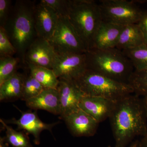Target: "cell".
I'll return each instance as SVG.
<instances>
[{
  "instance_id": "1",
  "label": "cell",
  "mask_w": 147,
  "mask_h": 147,
  "mask_svg": "<svg viewBox=\"0 0 147 147\" xmlns=\"http://www.w3.org/2000/svg\"><path fill=\"white\" fill-rule=\"evenodd\" d=\"M147 118L143 100L134 93L117 101L109 117L117 147H123L134 137L147 134Z\"/></svg>"
},
{
  "instance_id": "2",
  "label": "cell",
  "mask_w": 147,
  "mask_h": 147,
  "mask_svg": "<svg viewBox=\"0 0 147 147\" xmlns=\"http://www.w3.org/2000/svg\"><path fill=\"white\" fill-rule=\"evenodd\" d=\"M35 4L28 0L16 1L2 27L16 49L17 57L24 63L27 50L37 38L34 21Z\"/></svg>"
},
{
  "instance_id": "3",
  "label": "cell",
  "mask_w": 147,
  "mask_h": 147,
  "mask_svg": "<svg viewBox=\"0 0 147 147\" xmlns=\"http://www.w3.org/2000/svg\"><path fill=\"white\" fill-rule=\"evenodd\" d=\"M87 69L129 84L134 69L122 50L117 48L90 49L85 53Z\"/></svg>"
},
{
  "instance_id": "4",
  "label": "cell",
  "mask_w": 147,
  "mask_h": 147,
  "mask_svg": "<svg viewBox=\"0 0 147 147\" xmlns=\"http://www.w3.org/2000/svg\"><path fill=\"white\" fill-rule=\"evenodd\" d=\"M67 14L87 50H90L95 34L103 21L99 4L92 0H67Z\"/></svg>"
},
{
  "instance_id": "5",
  "label": "cell",
  "mask_w": 147,
  "mask_h": 147,
  "mask_svg": "<svg viewBox=\"0 0 147 147\" xmlns=\"http://www.w3.org/2000/svg\"><path fill=\"white\" fill-rule=\"evenodd\" d=\"M74 81L86 95L104 98L115 101L134 93L133 88L129 84L118 82L90 69H87Z\"/></svg>"
},
{
  "instance_id": "6",
  "label": "cell",
  "mask_w": 147,
  "mask_h": 147,
  "mask_svg": "<svg viewBox=\"0 0 147 147\" xmlns=\"http://www.w3.org/2000/svg\"><path fill=\"white\" fill-rule=\"evenodd\" d=\"M98 4L103 21L123 26L137 24L143 11L134 2L126 0H101Z\"/></svg>"
},
{
  "instance_id": "7",
  "label": "cell",
  "mask_w": 147,
  "mask_h": 147,
  "mask_svg": "<svg viewBox=\"0 0 147 147\" xmlns=\"http://www.w3.org/2000/svg\"><path fill=\"white\" fill-rule=\"evenodd\" d=\"M48 41L59 54H83L88 50L66 16H59L54 34Z\"/></svg>"
},
{
  "instance_id": "8",
  "label": "cell",
  "mask_w": 147,
  "mask_h": 147,
  "mask_svg": "<svg viewBox=\"0 0 147 147\" xmlns=\"http://www.w3.org/2000/svg\"><path fill=\"white\" fill-rule=\"evenodd\" d=\"M52 69L58 79L74 81L87 69L85 53H57Z\"/></svg>"
},
{
  "instance_id": "9",
  "label": "cell",
  "mask_w": 147,
  "mask_h": 147,
  "mask_svg": "<svg viewBox=\"0 0 147 147\" xmlns=\"http://www.w3.org/2000/svg\"><path fill=\"white\" fill-rule=\"evenodd\" d=\"M57 90L61 105V118L77 111L79 103L85 95L73 80L59 79Z\"/></svg>"
},
{
  "instance_id": "10",
  "label": "cell",
  "mask_w": 147,
  "mask_h": 147,
  "mask_svg": "<svg viewBox=\"0 0 147 147\" xmlns=\"http://www.w3.org/2000/svg\"><path fill=\"white\" fill-rule=\"evenodd\" d=\"M20 111L21 116L18 119L13 118L5 121L7 124L16 125L19 130L22 129L26 131L27 134H32L34 139V142L36 145L40 144V135L42 131L46 130L52 132L53 127L59 123L57 122L52 123H46L43 122L39 119L36 111Z\"/></svg>"
},
{
  "instance_id": "11",
  "label": "cell",
  "mask_w": 147,
  "mask_h": 147,
  "mask_svg": "<svg viewBox=\"0 0 147 147\" xmlns=\"http://www.w3.org/2000/svg\"><path fill=\"white\" fill-rule=\"evenodd\" d=\"M59 16L53 9L39 2L34 9L35 28L37 37L49 40L55 31Z\"/></svg>"
},
{
  "instance_id": "12",
  "label": "cell",
  "mask_w": 147,
  "mask_h": 147,
  "mask_svg": "<svg viewBox=\"0 0 147 147\" xmlns=\"http://www.w3.org/2000/svg\"><path fill=\"white\" fill-rule=\"evenodd\" d=\"M57 53L47 40L37 37L26 53L25 63L52 69Z\"/></svg>"
},
{
  "instance_id": "13",
  "label": "cell",
  "mask_w": 147,
  "mask_h": 147,
  "mask_svg": "<svg viewBox=\"0 0 147 147\" xmlns=\"http://www.w3.org/2000/svg\"><path fill=\"white\" fill-rule=\"evenodd\" d=\"M117 101L98 96L84 95L79 103V108L100 123L109 119Z\"/></svg>"
},
{
  "instance_id": "14",
  "label": "cell",
  "mask_w": 147,
  "mask_h": 147,
  "mask_svg": "<svg viewBox=\"0 0 147 147\" xmlns=\"http://www.w3.org/2000/svg\"><path fill=\"white\" fill-rule=\"evenodd\" d=\"M73 136L91 137L96 133L99 123L85 113L79 110L62 119Z\"/></svg>"
},
{
  "instance_id": "15",
  "label": "cell",
  "mask_w": 147,
  "mask_h": 147,
  "mask_svg": "<svg viewBox=\"0 0 147 147\" xmlns=\"http://www.w3.org/2000/svg\"><path fill=\"white\" fill-rule=\"evenodd\" d=\"M123 27L102 21L95 34L90 49L116 48Z\"/></svg>"
},
{
  "instance_id": "16",
  "label": "cell",
  "mask_w": 147,
  "mask_h": 147,
  "mask_svg": "<svg viewBox=\"0 0 147 147\" xmlns=\"http://www.w3.org/2000/svg\"><path fill=\"white\" fill-rule=\"evenodd\" d=\"M25 102L27 107L32 110H45L60 115V102L57 89L45 88L38 95Z\"/></svg>"
},
{
  "instance_id": "17",
  "label": "cell",
  "mask_w": 147,
  "mask_h": 147,
  "mask_svg": "<svg viewBox=\"0 0 147 147\" xmlns=\"http://www.w3.org/2000/svg\"><path fill=\"white\" fill-rule=\"evenodd\" d=\"M144 44L145 43L144 36L138 24H130L123 27L116 48L123 51Z\"/></svg>"
},
{
  "instance_id": "18",
  "label": "cell",
  "mask_w": 147,
  "mask_h": 147,
  "mask_svg": "<svg viewBox=\"0 0 147 147\" xmlns=\"http://www.w3.org/2000/svg\"><path fill=\"white\" fill-rule=\"evenodd\" d=\"M24 74L16 72L0 85L1 101H11L21 99L23 92Z\"/></svg>"
},
{
  "instance_id": "19",
  "label": "cell",
  "mask_w": 147,
  "mask_h": 147,
  "mask_svg": "<svg viewBox=\"0 0 147 147\" xmlns=\"http://www.w3.org/2000/svg\"><path fill=\"white\" fill-rule=\"evenodd\" d=\"M27 65L30 74L44 88H57L59 79L53 69L30 64Z\"/></svg>"
},
{
  "instance_id": "20",
  "label": "cell",
  "mask_w": 147,
  "mask_h": 147,
  "mask_svg": "<svg viewBox=\"0 0 147 147\" xmlns=\"http://www.w3.org/2000/svg\"><path fill=\"white\" fill-rule=\"evenodd\" d=\"M0 122L5 130L6 140L12 147H33L31 143L28 134L23 131H18L6 123L3 119Z\"/></svg>"
},
{
  "instance_id": "21",
  "label": "cell",
  "mask_w": 147,
  "mask_h": 147,
  "mask_svg": "<svg viewBox=\"0 0 147 147\" xmlns=\"http://www.w3.org/2000/svg\"><path fill=\"white\" fill-rule=\"evenodd\" d=\"M123 51L131 61L134 70H147V45L144 44L133 49Z\"/></svg>"
},
{
  "instance_id": "22",
  "label": "cell",
  "mask_w": 147,
  "mask_h": 147,
  "mask_svg": "<svg viewBox=\"0 0 147 147\" xmlns=\"http://www.w3.org/2000/svg\"><path fill=\"white\" fill-rule=\"evenodd\" d=\"M39 82L35 79L29 71V74H24V81L23 92L21 100H26L35 97L44 89Z\"/></svg>"
},
{
  "instance_id": "23",
  "label": "cell",
  "mask_w": 147,
  "mask_h": 147,
  "mask_svg": "<svg viewBox=\"0 0 147 147\" xmlns=\"http://www.w3.org/2000/svg\"><path fill=\"white\" fill-rule=\"evenodd\" d=\"M20 59L13 56L0 57V85L17 72Z\"/></svg>"
},
{
  "instance_id": "24",
  "label": "cell",
  "mask_w": 147,
  "mask_h": 147,
  "mask_svg": "<svg viewBox=\"0 0 147 147\" xmlns=\"http://www.w3.org/2000/svg\"><path fill=\"white\" fill-rule=\"evenodd\" d=\"M129 84L133 88L135 94L143 97L147 96V70H134L129 81Z\"/></svg>"
},
{
  "instance_id": "25",
  "label": "cell",
  "mask_w": 147,
  "mask_h": 147,
  "mask_svg": "<svg viewBox=\"0 0 147 147\" xmlns=\"http://www.w3.org/2000/svg\"><path fill=\"white\" fill-rule=\"evenodd\" d=\"M16 54L15 47L12 45L4 29L0 27V56H13Z\"/></svg>"
},
{
  "instance_id": "26",
  "label": "cell",
  "mask_w": 147,
  "mask_h": 147,
  "mask_svg": "<svg viewBox=\"0 0 147 147\" xmlns=\"http://www.w3.org/2000/svg\"><path fill=\"white\" fill-rule=\"evenodd\" d=\"M67 0H41L40 2L53 9L59 16H66Z\"/></svg>"
},
{
  "instance_id": "27",
  "label": "cell",
  "mask_w": 147,
  "mask_h": 147,
  "mask_svg": "<svg viewBox=\"0 0 147 147\" xmlns=\"http://www.w3.org/2000/svg\"><path fill=\"white\" fill-rule=\"evenodd\" d=\"M11 1L0 0V27H3L8 19L11 10Z\"/></svg>"
},
{
  "instance_id": "28",
  "label": "cell",
  "mask_w": 147,
  "mask_h": 147,
  "mask_svg": "<svg viewBox=\"0 0 147 147\" xmlns=\"http://www.w3.org/2000/svg\"><path fill=\"white\" fill-rule=\"evenodd\" d=\"M137 24L143 35L145 44L147 45V10L143 11L140 20Z\"/></svg>"
},
{
  "instance_id": "29",
  "label": "cell",
  "mask_w": 147,
  "mask_h": 147,
  "mask_svg": "<svg viewBox=\"0 0 147 147\" xmlns=\"http://www.w3.org/2000/svg\"><path fill=\"white\" fill-rule=\"evenodd\" d=\"M143 137L142 141L139 143V147H147V134Z\"/></svg>"
},
{
  "instance_id": "30",
  "label": "cell",
  "mask_w": 147,
  "mask_h": 147,
  "mask_svg": "<svg viewBox=\"0 0 147 147\" xmlns=\"http://www.w3.org/2000/svg\"><path fill=\"white\" fill-rule=\"evenodd\" d=\"M9 144L6 140L5 137L0 138V147H7Z\"/></svg>"
},
{
  "instance_id": "31",
  "label": "cell",
  "mask_w": 147,
  "mask_h": 147,
  "mask_svg": "<svg viewBox=\"0 0 147 147\" xmlns=\"http://www.w3.org/2000/svg\"><path fill=\"white\" fill-rule=\"evenodd\" d=\"M142 100H143V103H144V106L145 111H146L147 117V96H144Z\"/></svg>"
},
{
  "instance_id": "32",
  "label": "cell",
  "mask_w": 147,
  "mask_h": 147,
  "mask_svg": "<svg viewBox=\"0 0 147 147\" xmlns=\"http://www.w3.org/2000/svg\"><path fill=\"white\" fill-rule=\"evenodd\" d=\"M129 147H139V143L137 142H135Z\"/></svg>"
},
{
  "instance_id": "33",
  "label": "cell",
  "mask_w": 147,
  "mask_h": 147,
  "mask_svg": "<svg viewBox=\"0 0 147 147\" xmlns=\"http://www.w3.org/2000/svg\"></svg>"
}]
</instances>
